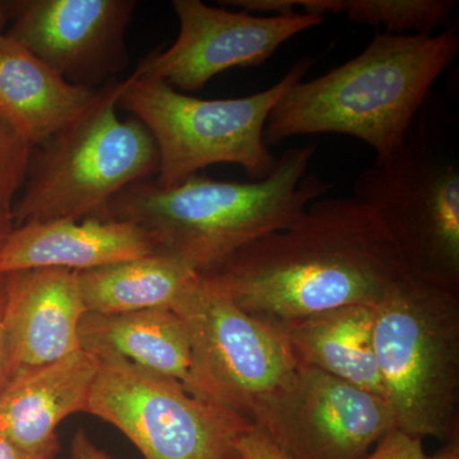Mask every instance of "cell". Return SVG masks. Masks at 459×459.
Segmentation results:
<instances>
[{"mask_svg":"<svg viewBox=\"0 0 459 459\" xmlns=\"http://www.w3.org/2000/svg\"><path fill=\"white\" fill-rule=\"evenodd\" d=\"M412 276L376 211L320 198L290 228L265 235L201 279L247 316L286 332L316 314L376 307Z\"/></svg>","mask_w":459,"mask_h":459,"instance_id":"1","label":"cell"},{"mask_svg":"<svg viewBox=\"0 0 459 459\" xmlns=\"http://www.w3.org/2000/svg\"><path fill=\"white\" fill-rule=\"evenodd\" d=\"M316 143L287 148L265 179L237 183L193 175L170 188L155 180L115 195L104 217L143 228L157 253L199 276L210 273L253 241L290 228L332 183L307 175Z\"/></svg>","mask_w":459,"mask_h":459,"instance_id":"2","label":"cell"},{"mask_svg":"<svg viewBox=\"0 0 459 459\" xmlns=\"http://www.w3.org/2000/svg\"><path fill=\"white\" fill-rule=\"evenodd\" d=\"M458 51L457 26L439 33L377 32L349 62L290 87L268 115L265 144L336 133L364 142L377 160L385 159L403 144Z\"/></svg>","mask_w":459,"mask_h":459,"instance_id":"3","label":"cell"},{"mask_svg":"<svg viewBox=\"0 0 459 459\" xmlns=\"http://www.w3.org/2000/svg\"><path fill=\"white\" fill-rule=\"evenodd\" d=\"M457 126L428 99L403 144L362 171L353 197L376 211L412 276L459 292Z\"/></svg>","mask_w":459,"mask_h":459,"instance_id":"4","label":"cell"},{"mask_svg":"<svg viewBox=\"0 0 459 459\" xmlns=\"http://www.w3.org/2000/svg\"><path fill=\"white\" fill-rule=\"evenodd\" d=\"M120 86L100 89L78 119L32 150L25 183L12 204L14 225L104 217L115 195L152 180L159 150L146 126L117 115Z\"/></svg>","mask_w":459,"mask_h":459,"instance_id":"5","label":"cell"},{"mask_svg":"<svg viewBox=\"0 0 459 459\" xmlns=\"http://www.w3.org/2000/svg\"><path fill=\"white\" fill-rule=\"evenodd\" d=\"M374 350L395 428L458 439V294L411 276L374 307Z\"/></svg>","mask_w":459,"mask_h":459,"instance_id":"6","label":"cell"},{"mask_svg":"<svg viewBox=\"0 0 459 459\" xmlns=\"http://www.w3.org/2000/svg\"><path fill=\"white\" fill-rule=\"evenodd\" d=\"M312 65V57L305 56L279 82L237 99L193 98L164 81L131 75L120 86L119 108L140 120L155 140L157 186L170 188L216 164L240 166L252 181H259L277 164L264 142L268 115Z\"/></svg>","mask_w":459,"mask_h":459,"instance_id":"7","label":"cell"},{"mask_svg":"<svg viewBox=\"0 0 459 459\" xmlns=\"http://www.w3.org/2000/svg\"><path fill=\"white\" fill-rule=\"evenodd\" d=\"M98 359L84 412L122 431L144 459H238L250 420L123 359Z\"/></svg>","mask_w":459,"mask_h":459,"instance_id":"8","label":"cell"},{"mask_svg":"<svg viewBox=\"0 0 459 459\" xmlns=\"http://www.w3.org/2000/svg\"><path fill=\"white\" fill-rule=\"evenodd\" d=\"M172 310L188 329L199 397L255 425L300 368L285 332L247 316L201 276Z\"/></svg>","mask_w":459,"mask_h":459,"instance_id":"9","label":"cell"},{"mask_svg":"<svg viewBox=\"0 0 459 459\" xmlns=\"http://www.w3.org/2000/svg\"><path fill=\"white\" fill-rule=\"evenodd\" d=\"M255 428L289 459H362L395 421L380 395L300 365Z\"/></svg>","mask_w":459,"mask_h":459,"instance_id":"10","label":"cell"},{"mask_svg":"<svg viewBox=\"0 0 459 459\" xmlns=\"http://www.w3.org/2000/svg\"><path fill=\"white\" fill-rule=\"evenodd\" d=\"M179 35L169 49L144 57L133 77L155 78L175 90L204 89L217 74L267 62L290 39L322 25L325 18L296 13L264 16L174 0Z\"/></svg>","mask_w":459,"mask_h":459,"instance_id":"11","label":"cell"},{"mask_svg":"<svg viewBox=\"0 0 459 459\" xmlns=\"http://www.w3.org/2000/svg\"><path fill=\"white\" fill-rule=\"evenodd\" d=\"M5 35L68 82L92 87L128 63L126 31L134 0H18Z\"/></svg>","mask_w":459,"mask_h":459,"instance_id":"12","label":"cell"},{"mask_svg":"<svg viewBox=\"0 0 459 459\" xmlns=\"http://www.w3.org/2000/svg\"><path fill=\"white\" fill-rule=\"evenodd\" d=\"M86 313L78 272L36 268L8 273L2 322L11 377L80 352Z\"/></svg>","mask_w":459,"mask_h":459,"instance_id":"13","label":"cell"},{"mask_svg":"<svg viewBox=\"0 0 459 459\" xmlns=\"http://www.w3.org/2000/svg\"><path fill=\"white\" fill-rule=\"evenodd\" d=\"M152 255L159 253L146 230L126 220L30 221L16 226L0 250V274L36 268L84 272Z\"/></svg>","mask_w":459,"mask_h":459,"instance_id":"14","label":"cell"},{"mask_svg":"<svg viewBox=\"0 0 459 459\" xmlns=\"http://www.w3.org/2000/svg\"><path fill=\"white\" fill-rule=\"evenodd\" d=\"M98 370V356L81 350L12 377L0 392V435L35 457L56 458L57 427L72 413L86 411Z\"/></svg>","mask_w":459,"mask_h":459,"instance_id":"15","label":"cell"},{"mask_svg":"<svg viewBox=\"0 0 459 459\" xmlns=\"http://www.w3.org/2000/svg\"><path fill=\"white\" fill-rule=\"evenodd\" d=\"M98 92L68 82L20 42L0 36V117L32 148L78 119Z\"/></svg>","mask_w":459,"mask_h":459,"instance_id":"16","label":"cell"},{"mask_svg":"<svg viewBox=\"0 0 459 459\" xmlns=\"http://www.w3.org/2000/svg\"><path fill=\"white\" fill-rule=\"evenodd\" d=\"M80 341L84 351L98 358L123 359L153 376L179 383L199 397L188 329L175 310L86 313L81 320Z\"/></svg>","mask_w":459,"mask_h":459,"instance_id":"17","label":"cell"},{"mask_svg":"<svg viewBox=\"0 0 459 459\" xmlns=\"http://www.w3.org/2000/svg\"><path fill=\"white\" fill-rule=\"evenodd\" d=\"M285 333L301 367L385 398L374 350V307L328 310L301 320Z\"/></svg>","mask_w":459,"mask_h":459,"instance_id":"18","label":"cell"},{"mask_svg":"<svg viewBox=\"0 0 459 459\" xmlns=\"http://www.w3.org/2000/svg\"><path fill=\"white\" fill-rule=\"evenodd\" d=\"M87 313L122 314L174 309L199 281L178 259L152 255L78 272Z\"/></svg>","mask_w":459,"mask_h":459,"instance_id":"19","label":"cell"},{"mask_svg":"<svg viewBox=\"0 0 459 459\" xmlns=\"http://www.w3.org/2000/svg\"><path fill=\"white\" fill-rule=\"evenodd\" d=\"M455 5V0H294L300 13L343 14L353 23L394 35L434 33L449 22Z\"/></svg>","mask_w":459,"mask_h":459,"instance_id":"20","label":"cell"},{"mask_svg":"<svg viewBox=\"0 0 459 459\" xmlns=\"http://www.w3.org/2000/svg\"><path fill=\"white\" fill-rule=\"evenodd\" d=\"M33 148L0 117V205L11 208L25 183Z\"/></svg>","mask_w":459,"mask_h":459,"instance_id":"21","label":"cell"},{"mask_svg":"<svg viewBox=\"0 0 459 459\" xmlns=\"http://www.w3.org/2000/svg\"><path fill=\"white\" fill-rule=\"evenodd\" d=\"M362 459H429L422 439L403 433L400 429L386 433L377 442L374 452Z\"/></svg>","mask_w":459,"mask_h":459,"instance_id":"22","label":"cell"},{"mask_svg":"<svg viewBox=\"0 0 459 459\" xmlns=\"http://www.w3.org/2000/svg\"><path fill=\"white\" fill-rule=\"evenodd\" d=\"M238 455V459H289L258 428L241 437Z\"/></svg>","mask_w":459,"mask_h":459,"instance_id":"23","label":"cell"},{"mask_svg":"<svg viewBox=\"0 0 459 459\" xmlns=\"http://www.w3.org/2000/svg\"><path fill=\"white\" fill-rule=\"evenodd\" d=\"M71 459H113L98 448L84 430L75 433L71 444Z\"/></svg>","mask_w":459,"mask_h":459,"instance_id":"24","label":"cell"},{"mask_svg":"<svg viewBox=\"0 0 459 459\" xmlns=\"http://www.w3.org/2000/svg\"><path fill=\"white\" fill-rule=\"evenodd\" d=\"M11 379V361H9V349L7 336L3 327L2 316H0V392Z\"/></svg>","mask_w":459,"mask_h":459,"instance_id":"25","label":"cell"},{"mask_svg":"<svg viewBox=\"0 0 459 459\" xmlns=\"http://www.w3.org/2000/svg\"><path fill=\"white\" fill-rule=\"evenodd\" d=\"M16 225H14L13 216H12L11 208L2 207L0 205V250L4 247L9 235L12 234Z\"/></svg>","mask_w":459,"mask_h":459,"instance_id":"26","label":"cell"},{"mask_svg":"<svg viewBox=\"0 0 459 459\" xmlns=\"http://www.w3.org/2000/svg\"><path fill=\"white\" fill-rule=\"evenodd\" d=\"M0 459H41L29 453L21 451L16 446L8 442L0 435Z\"/></svg>","mask_w":459,"mask_h":459,"instance_id":"27","label":"cell"},{"mask_svg":"<svg viewBox=\"0 0 459 459\" xmlns=\"http://www.w3.org/2000/svg\"><path fill=\"white\" fill-rule=\"evenodd\" d=\"M429 459H459V439L444 444L433 458Z\"/></svg>","mask_w":459,"mask_h":459,"instance_id":"28","label":"cell"},{"mask_svg":"<svg viewBox=\"0 0 459 459\" xmlns=\"http://www.w3.org/2000/svg\"><path fill=\"white\" fill-rule=\"evenodd\" d=\"M11 18V5L9 2H0V36L3 35V29Z\"/></svg>","mask_w":459,"mask_h":459,"instance_id":"29","label":"cell"},{"mask_svg":"<svg viewBox=\"0 0 459 459\" xmlns=\"http://www.w3.org/2000/svg\"><path fill=\"white\" fill-rule=\"evenodd\" d=\"M5 295H7V274H0V316L4 310Z\"/></svg>","mask_w":459,"mask_h":459,"instance_id":"30","label":"cell"}]
</instances>
